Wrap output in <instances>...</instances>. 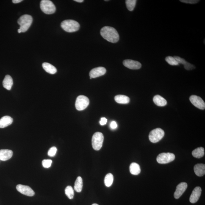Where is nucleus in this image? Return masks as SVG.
I'll return each instance as SVG.
<instances>
[{"instance_id": "1", "label": "nucleus", "mask_w": 205, "mask_h": 205, "mask_svg": "<svg viewBox=\"0 0 205 205\" xmlns=\"http://www.w3.org/2000/svg\"><path fill=\"white\" fill-rule=\"evenodd\" d=\"M101 34L103 38L111 43H117L119 40V36L116 30L111 27H104L101 30Z\"/></svg>"}, {"instance_id": "2", "label": "nucleus", "mask_w": 205, "mask_h": 205, "mask_svg": "<svg viewBox=\"0 0 205 205\" xmlns=\"http://www.w3.org/2000/svg\"><path fill=\"white\" fill-rule=\"evenodd\" d=\"M61 27L66 32H73L79 30L80 25L74 20H67L62 22Z\"/></svg>"}, {"instance_id": "3", "label": "nucleus", "mask_w": 205, "mask_h": 205, "mask_svg": "<svg viewBox=\"0 0 205 205\" xmlns=\"http://www.w3.org/2000/svg\"><path fill=\"white\" fill-rule=\"evenodd\" d=\"M32 17L29 15H24L22 16L19 19L18 23L20 25V29L22 32H26L29 29L32 24Z\"/></svg>"}, {"instance_id": "4", "label": "nucleus", "mask_w": 205, "mask_h": 205, "mask_svg": "<svg viewBox=\"0 0 205 205\" xmlns=\"http://www.w3.org/2000/svg\"><path fill=\"white\" fill-rule=\"evenodd\" d=\"M40 6L42 11L48 15L54 13L56 11L55 6L52 2L49 0H42Z\"/></svg>"}, {"instance_id": "5", "label": "nucleus", "mask_w": 205, "mask_h": 205, "mask_svg": "<svg viewBox=\"0 0 205 205\" xmlns=\"http://www.w3.org/2000/svg\"><path fill=\"white\" fill-rule=\"evenodd\" d=\"M104 137L102 133L96 132L92 137V144L93 148L95 151H99L102 148Z\"/></svg>"}, {"instance_id": "6", "label": "nucleus", "mask_w": 205, "mask_h": 205, "mask_svg": "<svg viewBox=\"0 0 205 205\" xmlns=\"http://www.w3.org/2000/svg\"><path fill=\"white\" fill-rule=\"evenodd\" d=\"M165 135V132L160 128H157L151 131L148 136L150 141L156 143L162 140Z\"/></svg>"}, {"instance_id": "7", "label": "nucleus", "mask_w": 205, "mask_h": 205, "mask_svg": "<svg viewBox=\"0 0 205 205\" xmlns=\"http://www.w3.org/2000/svg\"><path fill=\"white\" fill-rule=\"evenodd\" d=\"M90 104V100L87 97L79 95L76 98L75 107L78 111H82L86 108Z\"/></svg>"}, {"instance_id": "8", "label": "nucleus", "mask_w": 205, "mask_h": 205, "mask_svg": "<svg viewBox=\"0 0 205 205\" xmlns=\"http://www.w3.org/2000/svg\"><path fill=\"white\" fill-rule=\"evenodd\" d=\"M175 156L171 153H162L158 155L156 160L159 164H167L174 160Z\"/></svg>"}, {"instance_id": "9", "label": "nucleus", "mask_w": 205, "mask_h": 205, "mask_svg": "<svg viewBox=\"0 0 205 205\" xmlns=\"http://www.w3.org/2000/svg\"><path fill=\"white\" fill-rule=\"evenodd\" d=\"M190 100L192 104L198 109L204 110L205 108V103L200 97L196 95H192L190 97Z\"/></svg>"}, {"instance_id": "10", "label": "nucleus", "mask_w": 205, "mask_h": 205, "mask_svg": "<svg viewBox=\"0 0 205 205\" xmlns=\"http://www.w3.org/2000/svg\"><path fill=\"white\" fill-rule=\"evenodd\" d=\"M16 189L20 193L27 196H32L35 195L34 190L28 186L19 184L16 186Z\"/></svg>"}, {"instance_id": "11", "label": "nucleus", "mask_w": 205, "mask_h": 205, "mask_svg": "<svg viewBox=\"0 0 205 205\" xmlns=\"http://www.w3.org/2000/svg\"><path fill=\"white\" fill-rule=\"evenodd\" d=\"M123 63L124 66L132 70L139 69L142 66L140 62L131 59H126L123 61Z\"/></svg>"}, {"instance_id": "12", "label": "nucleus", "mask_w": 205, "mask_h": 205, "mask_svg": "<svg viewBox=\"0 0 205 205\" xmlns=\"http://www.w3.org/2000/svg\"><path fill=\"white\" fill-rule=\"evenodd\" d=\"M106 72V68L103 67H98L93 68L90 72V77L96 78L103 76L105 74Z\"/></svg>"}, {"instance_id": "13", "label": "nucleus", "mask_w": 205, "mask_h": 205, "mask_svg": "<svg viewBox=\"0 0 205 205\" xmlns=\"http://www.w3.org/2000/svg\"><path fill=\"white\" fill-rule=\"evenodd\" d=\"M187 187V184L185 182H181L178 185L174 193V198L176 199L179 198L185 191Z\"/></svg>"}, {"instance_id": "14", "label": "nucleus", "mask_w": 205, "mask_h": 205, "mask_svg": "<svg viewBox=\"0 0 205 205\" xmlns=\"http://www.w3.org/2000/svg\"><path fill=\"white\" fill-rule=\"evenodd\" d=\"M202 190L201 187H197L194 189L190 198V201L192 203H195L198 201L201 195Z\"/></svg>"}, {"instance_id": "15", "label": "nucleus", "mask_w": 205, "mask_h": 205, "mask_svg": "<svg viewBox=\"0 0 205 205\" xmlns=\"http://www.w3.org/2000/svg\"><path fill=\"white\" fill-rule=\"evenodd\" d=\"M13 151L8 149L0 150V160L5 161L9 160L13 156Z\"/></svg>"}, {"instance_id": "16", "label": "nucleus", "mask_w": 205, "mask_h": 205, "mask_svg": "<svg viewBox=\"0 0 205 205\" xmlns=\"http://www.w3.org/2000/svg\"><path fill=\"white\" fill-rule=\"evenodd\" d=\"M13 122V119L9 116H4L0 119V128H4L10 126Z\"/></svg>"}, {"instance_id": "17", "label": "nucleus", "mask_w": 205, "mask_h": 205, "mask_svg": "<svg viewBox=\"0 0 205 205\" xmlns=\"http://www.w3.org/2000/svg\"><path fill=\"white\" fill-rule=\"evenodd\" d=\"M194 170L197 176H203L205 174V165L203 164H197L194 167Z\"/></svg>"}, {"instance_id": "18", "label": "nucleus", "mask_w": 205, "mask_h": 205, "mask_svg": "<svg viewBox=\"0 0 205 205\" xmlns=\"http://www.w3.org/2000/svg\"><path fill=\"white\" fill-rule=\"evenodd\" d=\"M13 85V79L9 75H7L3 81V87L6 90H10Z\"/></svg>"}, {"instance_id": "19", "label": "nucleus", "mask_w": 205, "mask_h": 205, "mask_svg": "<svg viewBox=\"0 0 205 205\" xmlns=\"http://www.w3.org/2000/svg\"><path fill=\"white\" fill-rule=\"evenodd\" d=\"M42 67L45 71L51 74H54L57 72V69L54 66L47 62L42 64Z\"/></svg>"}, {"instance_id": "20", "label": "nucleus", "mask_w": 205, "mask_h": 205, "mask_svg": "<svg viewBox=\"0 0 205 205\" xmlns=\"http://www.w3.org/2000/svg\"><path fill=\"white\" fill-rule=\"evenodd\" d=\"M153 101L155 104L159 106L166 105L167 102L165 98L159 95H156L153 98Z\"/></svg>"}, {"instance_id": "21", "label": "nucleus", "mask_w": 205, "mask_h": 205, "mask_svg": "<svg viewBox=\"0 0 205 205\" xmlns=\"http://www.w3.org/2000/svg\"><path fill=\"white\" fill-rule=\"evenodd\" d=\"M115 99L116 102L119 104H128L130 101V98L124 95H117L115 96Z\"/></svg>"}, {"instance_id": "22", "label": "nucleus", "mask_w": 205, "mask_h": 205, "mask_svg": "<svg viewBox=\"0 0 205 205\" xmlns=\"http://www.w3.org/2000/svg\"><path fill=\"white\" fill-rule=\"evenodd\" d=\"M130 173L133 175H138L141 172L140 165L136 163H133L130 165Z\"/></svg>"}, {"instance_id": "23", "label": "nucleus", "mask_w": 205, "mask_h": 205, "mask_svg": "<svg viewBox=\"0 0 205 205\" xmlns=\"http://www.w3.org/2000/svg\"><path fill=\"white\" fill-rule=\"evenodd\" d=\"M192 154L194 157L200 159L204 156V148L203 147H200L196 148L192 152Z\"/></svg>"}, {"instance_id": "24", "label": "nucleus", "mask_w": 205, "mask_h": 205, "mask_svg": "<svg viewBox=\"0 0 205 205\" xmlns=\"http://www.w3.org/2000/svg\"><path fill=\"white\" fill-rule=\"evenodd\" d=\"M82 187L83 181L82 178L81 177H78L75 183V190L76 192H81L82 190Z\"/></svg>"}, {"instance_id": "25", "label": "nucleus", "mask_w": 205, "mask_h": 205, "mask_svg": "<svg viewBox=\"0 0 205 205\" xmlns=\"http://www.w3.org/2000/svg\"><path fill=\"white\" fill-rule=\"evenodd\" d=\"M114 177L111 173L108 174L106 175L104 180V184L107 187H110L113 182Z\"/></svg>"}, {"instance_id": "26", "label": "nucleus", "mask_w": 205, "mask_h": 205, "mask_svg": "<svg viewBox=\"0 0 205 205\" xmlns=\"http://www.w3.org/2000/svg\"><path fill=\"white\" fill-rule=\"evenodd\" d=\"M65 193L67 196L70 200L73 199L74 195V190L70 186H68L65 189Z\"/></svg>"}, {"instance_id": "27", "label": "nucleus", "mask_w": 205, "mask_h": 205, "mask_svg": "<svg viewBox=\"0 0 205 205\" xmlns=\"http://www.w3.org/2000/svg\"><path fill=\"white\" fill-rule=\"evenodd\" d=\"M136 0H126V7L130 11H132L135 8L136 3Z\"/></svg>"}, {"instance_id": "28", "label": "nucleus", "mask_w": 205, "mask_h": 205, "mask_svg": "<svg viewBox=\"0 0 205 205\" xmlns=\"http://www.w3.org/2000/svg\"><path fill=\"white\" fill-rule=\"evenodd\" d=\"M165 60L167 63L173 66H176L179 65L177 61L174 57L172 56H167L166 57Z\"/></svg>"}, {"instance_id": "29", "label": "nucleus", "mask_w": 205, "mask_h": 205, "mask_svg": "<svg viewBox=\"0 0 205 205\" xmlns=\"http://www.w3.org/2000/svg\"><path fill=\"white\" fill-rule=\"evenodd\" d=\"M57 148L55 147H52L48 151V156L50 157H54L57 153Z\"/></svg>"}, {"instance_id": "30", "label": "nucleus", "mask_w": 205, "mask_h": 205, "mask_svg": "<svg viewBox=\"0 0 205 205\" xmlns=\"http://www.w3.org/2000/svg\"><path fill=\"white\" fill-rule=\"evenodd\" d=\"M42 165L45 168H49L51 166V164L52 163V161L51 159H44L42 161Z\"/></svg>"}, {"instance_id": "31", "label": "nucleus", "mask_w": 205, "mask_h": 205, "mask_svg": "<svg viewBox=\"0 0 205 205\" xmlns=\"http://www.w3.org/2000/svg\"><path fill=\"white\" fill-rule=\"evenodd\" d=\"M174 57V58L179 64H182L183 65H185L188 63V62L186 61L184 59L181 58L179 57V56H175Z\"/></svg>"}, {"instance_id": "32", "label": "nucleus", "mask_w": 205, "mask_h": 205, "mask_svg": "<svg viewBox=\"0 0 205 205\" xmlns=\"http://www.w3.org/2000/svg\"><path fill=\"white\" fill-rule=\"evenodd\" d=\"M180 1L183 3L190 4H196L200 2V1H198V0H181Z\"/></svg>"}, {"instance_id": "33", "label": "nucleus", "mask_w": 205, "mask_h": 205, "mask_svg": "<svg viewBox=\"0 0 205 205\" xmlns=\"http://www.w3.org/2000/svg\"><path fill=\"white\" fill-rule=\"evenodd\" d=\"M184 68L186 70H190L194 69L195 68V66L192 65V64L188 62L186 65H184Z\"/></svg>"}, {"instance_id": "34", "label": "nucleus", "mask_w": 205, "mask_h": 205, "mask_svg": "<svg viewBox=\"0 0 205 205\" xmlns=\"http://www.w3.org/2000/svg\"><path fill=\"white\" fill-rule=\"evenodd\" d=\"M107 119L105 117H102L101 119V121L100 122V124L101 126H104L107 123Z\"/></svg>"}, {"instance_id": "35", "label": "nucleus", "mask_w": 205, "mask_h": 205, "mask_svg": "<svg viewBox=\"0 0 205 205\" xmlns=\"http://www.w3.org/2000/svg\"><path fill=\"white\" fill-rule=\"evenodd\" d=\"M110 127L112 129H115L117 127L116 123L115 121H112L111 123Z\"/></svg>"}, {"instance_id": "36", "label": "nucleus", "mask_w": 205, "mask_h": 205, "mask_svg": "<svg viewBox=\"0 0 205 205\" xmlns=\"http://www.w3.org/2000/svg\"><path fill=\"white\" fill-rule=\"evenodd\" d=\"M22 1V0H13L12 2L14 4H18V3L21 2Z\"/></svg>"}, {"instance_id": "37", "label": "nucleus", "mask_w": 205, "mask_h": 205, "mask_svg": "<svg viewBox=\"0 0 205 205\" xmlns=\"http://www.w3.org/2000/svg\"><path fill=\"white\" fill-rule=\"evenodd\" d=\"M75 1L76 2L81 3L82 2H84L83 0H75Z\"/></svg>"}, {"instance_id": "38", "label": "nucleus", "mask_w": 205, "mask_h": 205, "mask_svg": "<svg viewBox=\"0 0 205 205\" xmlns=\"http://www.w3.org/2000/svg\"><path fill=\"white\" fill-rule=\"evenodd\" d=\"M18 33H21L22 32L20 30V29H19L18 30Z\"/></svg>"}, {"instance_id": "39", "label": "nucleus", "mask_w": 205, "mask_h": 205, "mask_svg": "<svg viewBox=\"0 0 205 205\" xmlns=\"http://www.w3.org/2000/svg\"><path fill=\"white\" fill-rule=\"evenodd\" d=\"M92 205H99L97 204H92Z\"/></svg>"}, {"instance_id": "40", "label": "nucleus", "mask_w": 205, "mask_h": 205, "mask_svg": "<svg viewBox=\"0 0 205 205\" xmlns=\"http://www.w3.org/2000/svg\"><path fill=\"white\" fill-rule=\"evenodd\" d=\"M108 0H105V1H108Z\"/></svg>"}]
</instances>
